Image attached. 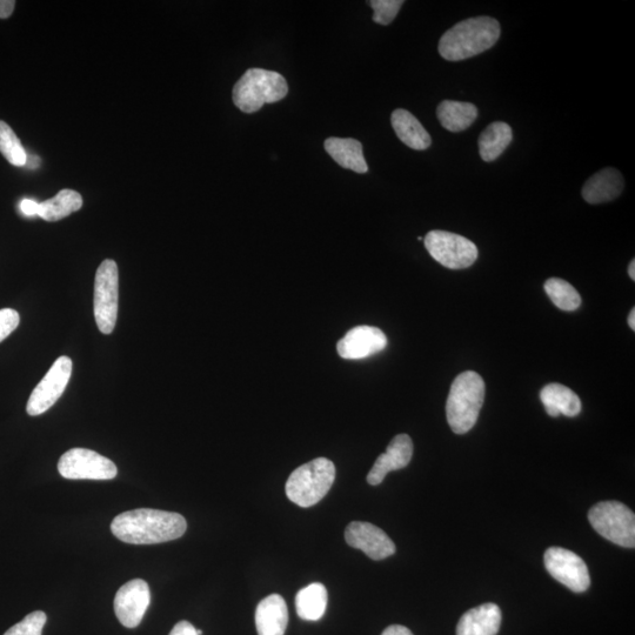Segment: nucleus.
Instances as JSON below:
<instances>
[{
  "label": "nucleus",
  "mask_w": 635,
  "mask_h": 635,
  "mask_svg": "<svg viewBox=\"0 0 635 635\" xmlns=\"http://www.w3.org/2000/svg\"><path fill=\"white\" fill-rule=\"evenodd\" d=\"M413 456L412 439L407 434L393 438L385 453L381 454L367 476V483L377 486L383 483L387 474L405 469Z\"/></svg>",
  "instance_id": "2eb2a0df"
},
{
  "label": "nucleus",
  "mask_w": 635,
  "mask_h": 635,
  "mask_svg": "<svg viewBox=\"0 0 635 635\" xmlns=\"http://www.w3.org/2000/svg\"><path fill=\"white\" fill-rule=\"evenodd\" d=\"M20 210H22L23 215L26 217H35L37 216L38 203L35 200L24 199L22 203H20Z\"/></svg>",
  "instance_id": "2f4dec72"
},
{
  "label": "nucleus",
  "mask_w": 635,
  "mask_h": 635,
  "mask_svg": "<svg viewBox=\"0 0 635 635\" xmlns=\"http://www.w3.org/2000/svg\"><path fill=\"white\" fill-rule=\"evenodd\" d=\"M424 243L431 257L451 270H463L478 259V247L456 233L434 230L427 233Z\"/></svg>",
  "instance_id": "6e6552de"
},
{
  "label": "nucleus",
  "mask_w": 635,
  "mask_h": 635,
  "mask_svg": "<svg viewBox=\"0 0 635 635\" xmlns=\"http://www.w3.org/2000/svg\"><path fill=\"white\" fill-rule=\"evenodd\" d=\"M628 325H630L631 329L635 331V309H633L628 316Z\"/></svg>",
  "instance_id": "f704fd0d"
},
{
  "label": "nucleus",
  "mask_w": 635,
  "mask_h": 635,
  "mask_svg": "<svg viewBox=\"0 0 635 635\" xmlns=\"http://www.w3.org/2000/svg\"><path fill=\"white\" fill-rule=\"evenodd\" d=\"M347 544L363 551L373 560H384L396 553V545L379 527L362 521H353L345 531Z\"/></svg>",
  "instance_id": "ddd939ff"
},
{
  "label": "nucleus",
  "mask_w": 635,
  "mask_h": 635,
  "mask_svg": "<svg viewBox=\"0 0 635 635\" xmlns=\"http://www.w3.org/2000/svg\"><path fill=\"white\" fill-rule=\"evenodd\" d=\"M0 153L13 166L20 167L28 163V155L22 142L3 120H0Z\"/></svg>",
  "instance_id": "bb28decb"
},
{
  "label": "nucleus",
  "mask_w": 635,
  "mask_h": 635,
  "mask_svg": "<svg viewBox=\"0 0 635 635\" xmlns=\"http://www.w3.org/2000/svg\"><path fill=\"white\" fill-rule=\"evenodd\" d=\"M336 479V466L331 460L317 458L294 470L286 483V496L300 507L319 503Z\"/></svg>",
  "instance_id": "39448f33"
},
{
  "label": "nucleus",
  "mask_w": 635,
  "mask_h": 635,
  "mask_svg": "<svg viewBox=\"0 0 635 635\" xmlns=\"http://www.w3.org/2000/svg\"><path fill=\"white\" fill-rule=\"evenodd\" d=\"M326 587L314 583L300 590L296 597V608L300 618L306 621H318L324 617L327 607Z\"/></svg>",
  "instance_id": "393cba45"
},
{
  "label": "nucleus",
  "mask_w": 635,
  "mask_h": 635,
  "mask_svg": "<svg viewBox=\"0 0 635 635\" xmlns=\"http://www.w3.org/2000/svg\"><path fill=\"white\" fill-rule=\"evenodd\" d=\"M374 11L373 22L380 25H389L396 19L403 0H372L369 2Z\"/></svg>",
  "instance_id": "c85d7f7f"
},
{
  "label": "nucleus",
  "mask_w": 635,
  "mask_h": 635,
  "mask_svg": "<svg viewBox=\"0 0 635 635\" xmlns=\"http://www.w3.org/2000/svg\"><path fill=\"white\" fill-rule=\"evenodd\" d=\"M545 567L560 584L576 593H583L591 585L590 572L578 554L561 547H551L545 552Z\"/></svg>",
  "instance_id": "9b49d317"
},
{
  "label": "nucleus",
  "mask_w": 635,
  "mask_h": 635,
  "mask_svg": "<svg viewBox=\"0 0 635 635\" xmlns=\"http://www.w3.org/2000/svg\"><path fill=\"white\" fill-rule=\"evenodd\" d=\"M381 635H413V633L409 630V628L400 625H393L387 627Z\"/></svg>",
  "instance_id": "72a5a7b5"
},
{
  "label": "nucleus",
  "mask_w": 635,
  "mask_h": 635,
  "mask_svg": "<svg viewBox=\"0 0 635 635\" xmlns=\"http://www.w3.org/2000/svg\"><path fill=\"white\" fill-rule=\"evenodd\" d=\"M20 323L19 313L13 309L0 310V343L4 342Z\"/></svg>",
  "instance_id": "c756f323"
},
{
  "label": "nucleus",
  "mask_w": 635,
  "mask_h": 635,
  "mask_svg": "<svg viewBox=\"0 0 635 635\" xmlns=\"http://www.w3.org/2000/svg\"><path fill=\"white\" fill-rule=\"evenodd\" d=\"M545 291L552 303L563 311H576L581 305L580 294L564 279L551 278L545 283Z\"/></svg>",
  "instance_id": "a878e982"
},
{
  "label": "nucleus",
  "mask_w": 635,
  "mask_h": 635,
  "mask_svg": "<svg viewBox=\"0 0 635 635\" xmlns=\"http://www.w3.org/2000/svg\"><path fill=\"white\" fill-rule=\"evenodd\" d=\"M385 333L373 326H357L345 334L337 344L339 356L347 360L364 359L384 351Z\"/></svg>",
  "instance_id": "4468645a"
},
{
  "label": "nucleus",
  "mask_w": 635,
  "mask_h": 635,
  "mask_svg": "<svg viewBox=\"0 0 635 635\" xmlns=\"http://www.w3.org/2000/svg\"><path fill=\"white\" fill-rule=\"evenodd\" d=\"M289 92L286 79L278 72L264 69H250L233 88V103L240 111L254 113L265 104H273L284 99Z\"/></svg>",
  "instance_id": "20e7f679"
},
{
  "label": "nucleus",
  "mask_w": 635,
  "mask_h": 635,
  "mask_svg": "<svg viewBox=\"0 0 635 635\" xmlns=\"http://www.w3.org/2000/svg\"><path fill=\"white\" fill-rule=\"evenodd\" d=\"M325 150L333 158L334 162L357 173L369 171L363 145L359 140L352 138H329L325 140Z\"/></svg>",
  "instance_id": "6ab92c4d"
},
{
  "label": "nucleus",
  "mask_w": 635,
  "mask_h": 635,
  "mask_svg": "<svg viewBox=\"0 0 635 635\" xmlns=\"http://www.w3.org/2000/svg\"><path fill=\"white\" fill-rule=\"evenodd\" d=\"M289 624V611L279 594H272L260 601L256 611V626L259 635H284Z\"/></svg>",
  "instance_id": "f3484780"
},
{
  "label": "nucleus",
  "mask_w": 635,
  "mask_h": 635,
  "mask_svg": "<svg viewBox=\"0 0 635 635\" xmlns=\"http://www.w3.org/2000/svg\"><path fill=\"white\" fill-rule=\"evenodd\" d=\"M119 272L115 260L106 259L98 267L95 279L93 312L103 334L115 330L118 317Z\"/></svg>",
  "instance_id": "0eeeda50"
},
{
  "label": "nucleus",
  "mask_w": 635,
  "mask_h": 635,
  "mask_svg": "<svg viewBox=\"0 0 635 635\" xmlns=\"http://www.w3.org/2000/svg\"><path fill=\"white\" fill-rule=\"evenodd\" d=\"M548 416L558 418L563 414L566 417H577L581 412L580 398L571 389L557 383L548 384L540 392Z\"/></svg>",
  "instance_id": "412c9836"
},
{
  "label": "nucleus",
  "mask_w": 635,
  "mask_h": 635,
  "mask_svg": "<svg viewBox=\"0 0 635 635\" xmlns=\"http://www.w3.org/2000/svg\"><path fill=\"white\" fill-rule=\"evenodd\" d=\"M439 122L447 131L461 132L469 129L478 118V109L471 103L444 100L437 109Z\"/></svg>",
  "instance_id": "4be33fe9"
},
{
  "label": "nucleus",
  "mask_w": 635,
  "mask_h": 635,
  "mask_svg": "<svg viewBox=\"0 0 635 635\" xmlns=\"http://www.w3.org/2000/svg\"><path fill=\"white\" fill-rule=\"evenodd\" d=\"M485 399V383L478 373L466 371L453 381L446 403L447 421L454 433L465 434L476 425Z\"/></svg>",
  "instance_id": "7ed1b4c3"
},
{
  "label": "nucleus",
  "mask_w": 635,
  "mask_h": 635,
  "mask_svg": "<svg viewBox=\"0 0 635 635\" xmlns=\"http://www.w3.org/2000/svg\"><path fill=\"white\" fill-rule=\"evenodd\" d=\"M628 276L631 277V279L635 280V260H632L630 266H628Z\"/></svg>",
  "instance_id": "c9c22d12"
},
{
  "label": "nucleus",
  "mask_w": 635,
  "mask_h": 635,
  "mask_svg": "<svg viewBox=\"0 0 635 635\" xmlns=\"http://www.w3.org/2000/svg\"><path fill=\"white\" fill-rule=\"evenodd\" d=\"M187 524L178 513L138 508L113 519V536L127 544L151 545L166 543L184 536Z\"/></svg>",
  "instance_id": "f257e3e1"
},
{
  "label": "nucleus",
  "mask_w": 635,
  "mask_h": 635,
  "mask_svg": "<svg viewBox=\"0 0 635 635\" xmlns=\"http://www.w3.org/2000/svg\"><path fill=\"white\" fill-rule=\"evenodd\" d=\"M46 620L48 617L44 612H32L4 635H42Z\"/></svg>",
  "instance_id": "cd10ccee"
},
{
  "label": "nucleus",
  "mask_w": 635,
  "mask_h": 635,
  "mask_svg": "<svg viewBox=\"0 0 635 635\" xmlns=\"http://www.w3.org/2000/svg\"><path fill=\"white\" fill-rule=\"evenodd\" d=\"M15 6L16 2H13V0H0V18H9L13 10H15Z\"/></svg>",
  "instance_id": "473e14b6"
},
{
  "label": "nucleus",
  "mask_w": 635,
  "mask_h": 635,
  "mask_svg": "<svg viewBox=\"0 0 635 635\" xmlns=\"http://www.w3.org/2000/svg\"><path fill=\"white\" fill-rule=\"evenodd\" d=\"M169 635H199L197 630L193 625L189 623V621H180L175 627L172 628V631Z\"/></svg>",
  "instance_id": "7c9ffc66"
},
{
  "label": "nucleus",
  "mask_w": 635,
  "mask_h": 635,
  "mask_svg": "<svg viewBox=\"0 0 635 635\" xmlns=\"http://www.w3.org/2000/svg\"><path fill=\"white\" fill-rule=\"evenodd\" d=\"M624 185L623 175L618 170L607 167L587 180L583 198L593 205L612 202L623 193Z\"/></svg>",
  "instance_id": "dca6fc26"
},
{
  "label": "nucleus",
  "mask_w": 635,
  "mask_h": 635,
  "mask_svg": "<svg viewBox=\"0 0 635 635\" xmlns=\"http://www.w3.org/2000/svg\"><path fill=\"white\" fill-rule=\"evenodd\" d=\"M150 601V587L142 579L131 580L120 587L115 598V612L120 624L127 628L139 626Z\"/></svg>",
  "instance_id": "f8f14e48"
},
{
  "label": "nucleus",
  "mask_w": 635,
  "mask_h": 635,
  "mask_svg": "<svg viewBox=\"0 0 635 635\" xmlns=\"http://www.w3.org/2000/svg\"><path fill=\"white\" fill-rule=\"evenodd\" d=\"M83 207V197L73 190H62L56 197L38 203L37 216L45 222H58Z\"/></svg>",
  "instance_id": "b1692460"
},
{
  "label": "nucleus",
  "mask_w": 635,
  "mask_h": 635,
  "mask_svg": "<svg viewBox=\"0 0 635 635\" xmlns=\"http://www.w3.org/2000/svg\"><path fill=\"white\" fill-rule=\"evenodd\" d=\"M501 625V611L496 604H484L467 611L460 618L457 635H497Z\"/></svg>",
  "instance_id": "a211bd4d"
},
{
  "label": "nucleus",
  "mask_w": 635,
  "mask_h": 635,
  "mask_svg": "<svg viewBox=\"0 0 635 635\" xmlns=\"http://www.w3.org/2000/svg\"><path fill=\"white\" fill-rule=\"evenodd\" d=\"M60 476L71 480H111L118 473L112 460L92 450L72 449L59 459Z\"/></svg>",
  "instance_id": "1a4fd4ad"
},
{
  "label": "nucleus",
  "mask_w": 635,
  "mask_h": 635,
  "mask_svg": "<svg viewBox=\"0 0 635 635\" xmlns=\"http://www.w3.org/2000/svg\"><path fill=\"white\" fill-rule=\"evenodd\" d=\"M498 20L481 16L464 20L446 31L439 42L440 56L460 62L493 48L500 38Z\"/></svg>",
  "instance_id": "f03ea898"
},
{
  "label": "nucleus",
  "mask_w": 635,
  "mask_h": 635,
  "mask_svg": "<svg viewBox=\"0 0 635 635\" xmlns=\"http://www.w3.org/2000/svg\"><path fill=\"white\" fill-rule=\"evenodd\" d=\"M588 520L601 537L621 547H635V516L619 501H603L593 506Z\"/></svg>",
  "instance_id": "423d86ee"
},
{
  "label": "nucleus",
  "mask_w": 635,
  "mask_h": 635,
  "mask_svg": "<svg viewBox=\"0 0 635 635\" xmlns=\"http://www.w3.org/2000/svg\"><path fill=\"white\" fill-rule=\"evenodd\" d=\"M511 126L496 122L487 126L479 137V153L484 162L490 163L503 155L508 145L512 142Z\"/></svg>",
  "instance_id": "5701e85b"
},
{
  "label": "nucleus",
  "mask_w": 635,
  "mask_h": 635,
  "mask_svg": "<svg viewBox=\"0 0 635 635\" xmlns=\"http://www.w3.org/2000/svg\"><path fill=\"white\" fill-rule=\"evenodd\" d=\"M71 376L72 360L66 356L58 358L31 393L28 405H26V412L29 416L37 417L49 411L63 396Z\"/></svg>",
  "instance_id": "9d476101"
},
{
  "label": "nucleus",
  "mask_w": 635,
  "mask_h": 635,
  "mask_svg": "<svg viewBox=\"0 0 635 635\" xmlns=\"http://www.w3.org/2000/svg\"><path fill=\"white\" fill-rule=\"evenodd\" d=\"M391 123L401 142L411 147V149L423 151L431 146L430 133L425 130V127L421 125L411 112L404 109L394 111Z\"/></svg>",
  "instance_id": "aec40b11"
}]
</instances>
